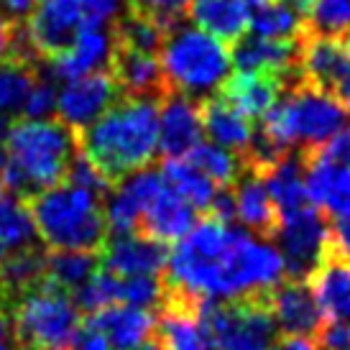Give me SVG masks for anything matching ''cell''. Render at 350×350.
Instances as JSON below:
<instances>
[{
	"label": "cell",
	"instance_id": "obj_49",
	"mask_svg": "<svg viewBox=\"0 0 350 350\" xmlns=\"http://www.w3.org/2000/svg\"><path fill=\"white\" fill-rule=\"evenodd\" d=\"M282 5H286L289 10H294L299 18H310L312 8H314V0H279Z\"/></svg>",
	"mask_w": 350,
	"mask_h": 350
},
{
	"label": "cell",
	"instance_id": "obj_41",
	"mask_svg": "<svg viewBox=\"0 0 350 350\" xmlns=\"http://www.w3.org/2000/svg\"><path fill=\"white\" fill-rule=\"evenodd\" d=\"M57 92L59 90L54 88V79L36 75V82L23 105V120H49L57 113Z\"/></svg>",
	"mask_w": 350,
	"mask_h": 350
},
{
	"label": "cell",
	"instance_id": "obj_37",
	"mask_svg": "<svg viewBox=\"0 0 350 350\" xmlns=\"http://www.w3.org/2000/svg\"><path fill=\"white\" fill-rule=\"evenodd\" d=\"M310 26L317 36L350 39V0H314Z\"/></svg>",
	"mask_w": 350,
	"mask_h": 350
},
{
	"label": "cell",
	"instance_id": "obj_17",
	"mask_svg": "<svg viewBox=\"0 0 350 350\" xmlns=\"http://www.w3.org/2000/svg\"><path fill=\"white\" fill-rule=\"evenodd\" d=\"M269 310L276 330H282L286 338H310L322 325L320 307L307 282H282L269 294Z\"/></svg>",
	"mask_w": 350,
	"mask_h": 350
},
{
	"label": "cell",
	"instance_id": "obj_19",
	"mask_svg": "<svg viewBox=\"0 0 350 350\" xmlns=\"http://www.w3.org/2000/svg\"><path fill=\"white\" fill-rule=\"evenodd\" d=\"M164 310L154 327L156 345L161 350H210L204 332L197 320L195 301H187L174 294H164Z\"/></svg>",
	"mask_w": 350,
	"mask_h": 350
},
{
	"label": "cell",
	"instance_id": "obj_21",
	"mask_svg": "<svg viewBox=\"0 0 350 350\" xmlns=\"http://www.w3.org/2000/svg\"><path fill=\"white\" fill-rule=\"evenodd\" d=\"M197 223V210L189 202H185L179 195H174L169 187H161L159 195L151 200V204L144 213L141 228L144 235L154 238L159 243H176L182 241Z\"/></svg>",
	"mask_w": 350,
	"mask_h": 350
},
{
	"label": "cell",
	"instance_id": "obj_9",
	"mask_svg": "<svg viewBox=\"0 0 350 350\" xmlns=\"http://www.w3.org/2000/svg\"><path fill=\"white\" fill-rule=\"evenodd\" d=\"M118 95L120 92L110 72H95L88 77L64 82V88L57 92V120L72 133H82L116 105Z\"/></svg>",
	"mask_w": 350,
	"mask_h": 350
},
{
	"label": "cell",
	"instance_id": "obj_4",
	"mask_svg": "<svg viewBox=\"0 0 350 350\" xmlns=\"http://www.w3.org/2000/svg\"><path fill=\"white\" fill-rule=\"evenodd\" d=\"M36 235L54 251L98 253L107 241L103 202L88 189L59 185L31 197Z\"/></svg>",
	"mask_w": 350,
	"mask_h": 350
},
{
	"label": "cell",
	"instance_id": "obj_34",
	"mask_svg": "<svg viewBox=\"0 0 350 350\" xmlns=\"http://www.w3.org/2000/svg\"><path fill=\"white\" fill-rule=\"evenodd\" d=\"M169 31L156 23L154 18H148L144 13H138L133 8H123V13L118 16L116 29H113V44L126 46V49H136L144 54H156L164 44V36Z\"/></svg>",
	"mask_w": 350,
	"mask_h": 350
},
{
	"label": "cell",
	"instance_id": "obj_48",
	"mask_svg": "<svg viewBox=\"0 0 350 350\" xmlns=\"http://www.w3.org/2000/svg\"><path fill=\"white\" fill-rule=\"evenodd\" d=\"M273 350H320V348L310 338H284Z\"/></svg>",
	"mask_w": 350,
	"mask_h": 350
},
{
	"label": "cell",
	"instance_id": "obj_27",
	"mask_svg": "<svg viewBox=\"0 0 350 350\" xmlns=\"http://www.w3.org/2000/svg\"><path fill=\"white\" fill-rule=\"evenodd\" d=\"M90 322L105 335L110 348L118 350H133L148 342L156 327V317L151 312L128 307V304H116L103 312H95L90 314Z\"/></svg>",
	"mask_w": 350,
	"mask_h": 350
},
{
	"label": "cell",
	"instance_id": "obj_40",
	"mask_svg": "<svg viewBox=\"0 0 350 350\" xmlns=\"http://www.w3.org/2000/svg\"><path fill=\"white\" fill-rule=\"evenodd\" d=\"M189 3L192 0H128V8L144 13L156 23H161L166 31H172L179 26L182 16H187Z\"/></svg>",
	"mask_w": 350,
	"mask_h": 350
},
{
	"label": "cell",
	"instance_id": "obj_25",
	"mask_svg": "<svg viewBox=\"0 0 350 350\" xmlns=\"http://www.w3.org/2000/svg\"><path fill=\"white\" fill-rule=\"evenodd\" d=\"M187 13L195 29L220 39L223 44L241 41L251 23L248 0H192Z\"/></svg>",
	"mask_w": 350,
	"mask_h": 350
},
{
	"label": "cell",
	"instance_id": "obj_50",
	"mask_svg": "<svg viewBox=\"0 0 350 350\" xmlns=\"http://www.w3.org/2000/svg\"><path fill=\"white\" fill-rule=\"evenodd\" d=\"M5 133H8V123L0 120V176L5 172V161H8V156H5Z\"/></svg>",
	"mask_w": 350,
	"mask_h": 350
},
{
	"label": "cell",
	"instance_id": "obj_45",
	"mask_svg": "<svg viewBox=\"0 0 350 350\" xmlns=\"http://www.w3.org/2000/svg\"><path fill=\"white\" fill-rule=\"evenodd\" d=\"M330 256L350 263V217L338 220L335 228H330Z\"/></svg>",
	"mask_w": 350,
	"mask_h": 350
},
{
	"label": "cell",
	"instance_id": "obj_11",
	"mask_svg": "<svg viewBox=\"0 0 350 350\" xmlns=\"http://www.w3.org/2000/svg\"><path fill=\"white\" fill-rule=\"evenodd\" d=\"M161 187H164V182H161L159 172H154V169H141L136 174L123 176L107 192L105 202H103L107 230H113L116 235L136 233L141 228L146 207L159 195Z\"/></svg>",
	"mask_w": 350,
	"mask_h": 350
},
{
	"label": "cell",
	"instance_id": "obj_8",
	"mask_svg": "<svg viewBox=\"0 0 350 350\" xmlns=\"http://www.w3.org/2000/svg\"><path fill=\"white\" fill-rule=\"evenodd\" d=\"M273 235L279 243L276 251L284 258V269L297 282H307L317 271V266L330 256V225L312 204L282 215Z\"/></svg>",
	"mask_w": 350,
	"mask_h": 350
},
{
	"label": "cell",
	"instance_id": "obj_3",
	"mask_svg": "<svg viewBox=\"0 0 350 350\" xmlns=\"http://www.w3.org/2000/svg\"><path fill=\"white\" fill-rule=\"evenodd\" d=\"M156 59L166 92L172 90L189 100H207L220 92L233 67L228 44L195 26H176L169 31Z\"/></svg>",
	"mask_w": 350,
	"mask_h": 350
},
{
	"label": "cell",
	"instance_id": "obj_46",
	"mask_svg": "<svg viewBox=\"0 0 350 350\" xmlns=\"http://www.w3.org/2000/svg\"><path fill=\"white\" fill-rule=\"evenodd\" d=\"M36 0H0V16H5L10 23H21L29 18Z\"/></svg>",
	"mask_w": 350,
	"mask_h": 350
},
{
	"label": "cell",
	"instance_id": "obj_18",
	"mask_svg": "<svg viewBox=\"0 0 350 350\" xmlns=\"http://www.w3.org/2000/svg\"><path fill=\"white\" fill-rule=\"evenodd\" d=\"M110 77L116 82L118 92L126 98L159 100L166 95L164 75H161L156 54H144V51L113 44Z\"/></svg>",
	"mask_w": 350,
	"mask_h": 350
},
{
	"label": "cell",
	"instance_id": "obj_47",
	"mask_svg": "<svg viewBox=\"0 0 350 350\" xmlns=\"http://www.w3.org/2000/svg\"><path fill=\"white\" fill-rule=\"evenodd\" d=\"M13 26H16V23H10L5 16H0V62L8 59L10 39H13Z\"/></svg>",
	"mask_w": 350,
	"mask_h": 350
},
{
	"label": "cell",
	"instance_id": "obj_20",
	"mask_svg": "<svg viewBox=\"0 0 350 350\" xmlns=\"http://www.w3.org/2000/svg\"><path fill=\"white\" fill-rule=\"evenodd\" d=\"M299 41H273L261 36H248V39L235 41V49L230 51L233 64L238 72H253V75H271L284 79L297 69L299 62Z\"/></svg>",
	"mask_w": 350,
	"mask_h": 350
},
{
	"label": "cell",
	"instance_id": "obj_29",
	"mask_svg": "<svg viewBox=\"0 0 350 350\" xmlns=\"http://www.w3.org/2000/svg\"><path fill=\"white\" fill-rule=\"evenodd\" d=\"M36 238V225L26 200L5 189L0 195V261H5L13 253L33 248Z\"/></svg>",
	"mask_w": 350,
	"mask_h": 350
},
{
	"label": "cell",
	"instance_id": "obj_5",
	"mask_svg": "<svg viewBox=\"0 0 350 350\" xmlns=\"http://www.w3.org/2000/svg\"><path fill=\"white\" fill-rule=\"evenodd\" d=\"M284 276L286 269L276 245L243 228H230L228 245L215 266L213 301L269 297Z\"/></svg>",
	"mask_w": 350,
	"mask_h": 350
},
{
	"label": "cell",
	"instance_id": "obj_36",
	"mask_svg": "<svg viewBox=\"0 0 350 350\" xmlns=\"http://www.w3.org/2000/svg\"><path fill=\"white\" fill-rule=\"evenodd\" d=\"M72 299L77 304V310H85L88 314L116 307V304H120V276L100 269Z\"/></svg>",
	"mask_w": 350,
	"mask_h": 350
},
{
	"label": "cell",
	"instance_id": "obj_23",
	"mask_svg": "<svg viewBox=\"0 0 350 350\" xmlns=\"http://www.w3.org/2000/svg\"><path fill=\"white\" fill-rule=\"evenodd\" d=\"M230 192H233L235 220L243 225V230L253 235H273V228L279 223V213L266 192L263 176L248 169L238 176L235 189Z\"/></svg>",
	"mask_w": 350,
	"mask_h": 350
},
{
	"label": "cell",
	"instance_id": "obj_44",
	"mask_svg": "<svg viewBox=\"0 0 350 350\" xmlns=\"http://www.w3.org/2000/svg\"><path fill=\"white\" fill-rule=\"evenodd\" d=\"M69 348L72 350H113L105 335H103L90 320L77 327L75 338H72V342H69Z\"/></svg>",
	"mask_w": 350,
	"mask_h": 350
},
{
	"label": "cell",
	"instance_id": "obj_43",
	"mask_svg": "<svg viewBox=\"0 0 350 350\" xmlns=\"http://www.w3.org/2000/svg\"><path fill=\"white\" fill-rule=\"evenodd\" d=\"M123 8H126L123 0H82L85 21L88 23H98V26H107V23L118 21Z\"/></svg>",
	"mask_w": 350,
	"mask_h": 350
},
{
	"label": "cell",
	"instance_id": "obj_32",
	"mask_svg": "<svg viewBox=\"0 0 350 350\" xmlns=\"http://www.w3.org/2000/svg\"><path fill=\"white\" fill-rule=\"evenodd\" d=\"M251 3V36L273 41H297L304 36V18L282 5L279 0H248Z\"/></svg>",
	"mask_w": 350,
	"mask_h": 350
},
{
	"label": "cell",
	"instance_id": "obj_51",
	"mask_svg": "<svg viewBox=\"0 0 350 350\" xmlns=\"http://www.w3.org/2000/svg\"><path fill=\"white\" fill-rule=\"evenodd\" d=\"M350 95V49H348V72H345V88H342V98Z\"/></svg>",
	"mask_w": 350,
	"mask_h": 350
},
{
	"label": "cell",
	"instance_id": "obj_52",
	"mask_svg": "<svg viewBox=\"0 0 350 350\" xmlns=\"http://www.w3.org/2000/svg\"><path fill=\"white\" fill-rule=\"evenodd\" d=\"M133 350H161V348H159L156 342L148 340V342H144V345H138V348H133Z\"/></svg>",
	"mask_w": 350,
	"mask_h": 350
},
{
	"label": "cell",
	"instance_id": "obj_42",
	"mask_svg": "<svg viewBox=\"0 0 350 350\" xmlns=\"http://www.w3.org/2000/svg\"><path fill=\"white\" fill-rule=\"evenodd\" d=\"M317 335L320 350H350V322H330L322 320Z\"/></svg>",
	"mask_w": 350,
	"mask_h": 350
},
{
	"label": "cell",
	"instance_id": "obj_22",
	"mask_svg": "<svg viewBox=\"0 0 350 350\" xmlns=\"http://www.w3.org/2000/svg\"><path fill=\"white\" fill-rule=\"evenodd\" d=\"M200 113H202V131L210 136V144L235 156H248L256 138L253 123L248 118L233 110L220 95L204 100L200 105Z\"/></svg>",
	"mask_w": 350,
	"mask_h": 350
},
{
	"label": "cell",
	"instance_id": "obj_15",
	"mask_svg": "<svg viewBox=\"0 0 350 350\" xmlns=\"http://www.w3.org/2000/svg\"><path fill=\"white\" fill-rule=\"evenodd\" d=\"M159 105V151L166 159H185L202 144V113L200 103L169 92Z\"/></svg>",
	"mask_w": 350,
	"mask_h": 350
},
{
	"label": "cell",
	"instance_id": "obj_6",
	"mask_svg": "<svg viewBox=\"0 0 350 350\" xmlns=\"http://www.w3.org/2000/svg\"><path fill=\"white\" fill-rule=\"evenodd\" d=\"M16 350H67L79 327V310L69 294L41 282L8 304Z\"/></svg>",
	"mask_w": 350,
	"mask_h": 350
},
{
	"label": "cell",
	"instance_id": "obj_16",
	"mask_svg": "<svg viewBox=\"0 0 350 350\" xmlns=\"http://www.w3.org/2000/svg\"><path fill=\"white\" fill-rule=\"evenodd\" d=\"M103 269L116 273L120 279H136V276H154L166 271L169 251L164 243L144 233L116 235L113 241L103 245Z\"/></svg>",
	"mask_w": 350,
	"mask_h": 350
},
{
	"label": "cell",
	"instance_id": "obj_24",
	"mask_svg": "<svg viewBox=\"0 0 350 350\" xmlns=\"http://www.w3.org/2000/svg\"><path fill=\"white\" fill-rule=\"evenodd\" d=\"M284 79L271 75H253V72H238L235 77H228V82L220 90V98L228 105L238 110L248 120H258L279 103Z\"/></svg>",
	"mask_w": 350,
	"mask_h": 350
},
{
	"label": "cell",
	"instance_id": "obj_13",
	"mask_svg": "<svg viewBox=\"0 0 350 350\" xmlns=\"http://www.w3.org/2000/svg\"><path fill=\"white\" fill-rule=\"evenodd\" d=\"M110 57H113V33L107 31V26L85 21L67 49L49 59V72L54 79L72 82L95 72H105Z\"/></svg>",
	"mask_w": 350,
	"mask_h": 350
},
{
	"label": "cell",
	"instance_id": "obj_53",
	"mask_svg": "<svg viewBox=\"0 0 350 350\" xmlns=\"http://www.w3.org/2000/svg\"><path fill=\"white\" fill-rule=\"evenodd\" d=\"M345 100H348V105H345V110H348V118H350V95H348Z\"/></svg>",
	"mask_w": 350,
	"mask_h": 350
},
{
	"label": "cell",
	"instance_id": "obj_38",
	"mask_svg": "<svg viewBox=\"0 0 350 350\" xmlns=\"http://www.w3.org/2000/svg\"><path fill=\"white\" fill-rule=\"evenodd\" d=\"M164 284L154 276H136V279H120V304L148 310L164 301Z\"/></svg>",
	"mask_w": 350,
	"mask_h": 350
},
{
	"label": "cell",
	"instance_id": "obj_30",
	"mask_svg": "<svg viewBox=\"0 0 350 350\" xmlns=\"http://www.w3.org/2000/svg\"><path fill=\"white\" fill-rule=\"evenodd\" d=\"M100 271V256L85 251H54L46 256L44 282L64 294H77Z\"/></svg>",
	"mask_w": 350,
	"mask_h": 350
},
{
	"label": "cell",
	"instance_id": "obj_35",
	"mask_svg": "<svg viewBox=\"0 0 350 350\" xmlns=\"http://www.w3.org/2000/svg\"><path fill=\"white\" fill-rule=\"evenodd\" d=\"M197 172H202L217 189H230L238 182V176L243 174V161L241 156L230 154L225 148L215 146V144H200L189 156H185Z\"/></svg>",
	"mask_w": 350,
	"mask_h": 350
},
{
	"label": "cell",
	"instance_id": "obj_14",
	"mask_svg": "<svg viewBox=\"0 0 350 350\" xmlns=\"http://www.w3.org/2000/svg\"><path fill=\"white\" fill-rule=\"evenodd\" d=\"M304 189L317 213L332 217L335 223L350 217V166L327 161L317 151H310L304 161Z\"/></svg>",
	"mask_w": 350,
	"mask_h": 350
},
{
	"label": "cell",
	"instance_id": "obj_2",
	"mask_svg": "<svg viewBox=\"0 0 350 350\" xmlns=\"http://www.w3.org/2000/svg\"><path fill=\"white\" fill-rule=\"evenodd\" d=\"M77 154L75 133L59 120H18L5 133V172L0 185L16 197H36L59 187Z\"/></svg>",
	"mask_w": 350,
	"mask_h": 350
},
{
	"label": "cell",
	"instance_id": "obj_33",
	"mask_svg": "<svg viewBox=\"0 0 350 350\" xmlns=\"http://www.w3.org/2000/svg\"><path fill=\"white\" fill-rule=\"evenodd\" d=\"M36 64L8 57L0 62V120L23 116V105L36 82Z\"/></svg>",
	"mask_w": 350,
	"mask_h": 350
},
{
	"label": "cell",
	"instance_id": "obj_31",
	"mask_svg": "<svg viewBox=\"0 0 350 350\" xmlns=\"http://www.w3.org/2000/svg\"><path fill=\"white\" fill-rule=\"evenodd\" d=\"M159 176L174 195H179L195 210H210L213 207L217 187L202 172H197L187 159H166L159 169Z\"/></svg>",
	"mask_w": 350,
	"mask_h": 350
},
{
	"label": "cell",
	"instance_id": "obj_10",
	"mask_svg": "<svg viewBox=\"0 0 350 350\" xmlns=\"http://www.w3.org/2000/svg\"><path fill=\"white\" fill-rule=\"evenodd\" d=\"M82 23V0H36L23 33L36 57L51 59L67 49Z\"/></svg>",
	"mask_w": 350,
	"mask_h": 350
},
{
	"label": "cell",
	"instance_id": "obj_12",
	"mask_svg": "<svg viewBox=\"0 0 350 350\" xmlns=\"http://www.w3.org/2000/svg\"><path fill=\"white\" fill-rule=\"evenodd\" d=\"M350 39H327L317 33H307L299 41V62L297 72L304 77V85L332 95H342L345 72H348Z\"/></svg>",
	"mask_w": 350,
	"mask_h": 350
},
{
	"label": "cell",
	"instance_id": "obj_28",
	"mask_svg": "<svg viewBox=\"0 0 350 350\" xmlns=\"http://www.w3.org/2000/svg\"><path fill=\"white\" fill-rule=\"evenodd\" d=\"M261 176L279 217L310 204L307 189H304V164L299 159L286 154L266 172H261Z\"/></svg>",
	"mask_w": 350,
	"mask_h": 350
},
{
	"label": "cell",
	"instance_id": "obj_26",
	"mask_svg": "<svg viewBox=\"0 0 350 350\" xmlns=\"http://www.w3.org/2000/svg\"><path fill=\"white\" fill-rule=\"evenodd\" d=\"M307 284L320 307L322 320L350 322V263L327 256Z\"/></svg>",
	"mask_w": 350,
	"mask_h": 350
},
{
	"label": "cell",
	"instance_id": "obj_39",
	"mask_svg": "<svg viewBox=\"0 0 350 350\" xmlns=\"http://www.w3.org/2000/svg\"><path fill=\"white\" fill-rule=\"evenodd\" d=\"M67 185L79 187V189H88V192H92V195L100 197V200L107 197V192L113 189V182H110V179H107V176L103 174L98 166L92 164L79 148L67 169Z\"/></svg>",
	"mask_w": 350,
	"mask_h": 350
},
{
	"label": "cell",
	"instance_id": "obj_1",
	"mask_svg": "<svg viewBox=\"0 0 350 350\" xmlns=\"http://www.w3.org/2000/svg\"><path fill=\"white\" fill-rule=\"evenodd\" d=\"M79 151L110 179L148 169L159 154V103L148 98H123L82 131Z\"/></svg>",
	"mask_w": 350,
	"mask_h": 350
},
{
	"label": "cell",
	"instance_id": "obj_7",
	"mask_svg": "<svg viewBox=\"0 0 350 350\" xmlns=\"http://www.w3.org/2000/svg\"><path fill=\"white\" fill-rule=\"evenodd\" d=\"M197 320L210 350H273L276 322L269 297L238 301H202Z\"/></svg>",
	"mask_w": 350,
	"mask_h": 350
}]
</instances>
